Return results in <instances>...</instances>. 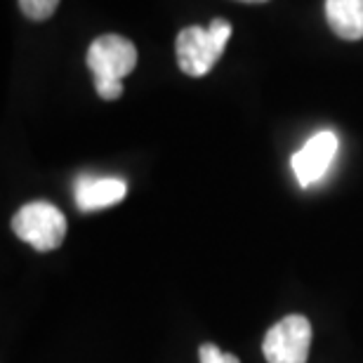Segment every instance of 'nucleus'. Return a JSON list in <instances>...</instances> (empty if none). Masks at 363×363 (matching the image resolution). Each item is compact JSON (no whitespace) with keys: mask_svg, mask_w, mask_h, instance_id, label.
I'll return each instance as SVG.
<instances>
[{"mask_svg":"<svg viewBox=\"0 0 363 363\" xmlns=\"http://www.w3.org/2000/svg\"><path fill=\"white\" fill-rule=\"evenodd\" d=\"M337 154V135L330 130H321L314 137H309L304 142V147L293 154L290 158V168H293L297 184L300 186H311L328 172L333 158Z\"/></svg>","mask_w":363,"mask_h":363,"instance_id":"nucleus-5","label":"nucleus"},{"mask_svg":"<svg viewBox=\"0 0 363 363\" xmlns=\"http://www.w3.org/2000/svg\"><path fill=\"white\" fill-rule=\"evenodd\" d=\"M243 3H267V0H243Z\"/></svg>","mask_w":363,"mask_h":363,"instance_id":"nucleus-10","label":"nucleus"},{"mask_svg":"<svg viewBox=\"0 0 363 363\" xmlns=\"http://www.w3.org/2000/svg\"><path fill=\"white\" fill-rule=\"evenodd\" d=\"M88 67L101 99L113 101L123 94V78L137 67V48L123 35H99L90 43Z\"/></svg>","mask_w":363,"mask_h":363,"instance_id":"nucleus-1","label":"nucleus"},{"mask_svg":"<svg viewBox=\"0 0 363 363\" xmlns=\"http://www.w3.org/2000/svg\"><path fill=\"white\" fill-rule=\"evenodd\" d=\"M12 231L38 252L57 250L67 238V217L52 203L33 201L12 217Z\"/></svg>","mask_w":363,"mask_h":363,"instance_id":"nucleus-3","label":"nucleus"},{"mask_svg":"<svg viewBox=\"0 0 363 363\" xmlns=\"http://www.w3.org/2000/svg\"><path fill=\"white\" fill-rule=\"evenodd\" d=\"M231 38V24L227 19H213L208 28L186 26L177 33L175 52L177 64L186 76L201 78L220 62V57Z\"/></svg>","mask_w":363,"mask_h":363,"instance_id":"nucleus-2","label":"nucleus"},{"mask_svg":"<svg viewBox=\"0 0 363 363\" xmlns=\"http://www.w3.org/2000/svg\"><path fill=\"white\" fill-rule=\"evenodd\" d=\"M199 359L201 363H241L234 354L222 352L217 345H203L199 350Z\"/></svg>","mask_w":363,"mask_h":363,"instance_id":"nucleus-9","label":"nucleus"},{"mask_svg":"<svg viewBox=\"0 0 363 363\" xmlns=\"http://www.w3.org/2000/svg\"><path fill=\"white\" fill-rule=\"evenodd\" d=\"M325 19L342 40L363 38V0H325Z\"/></svg>","mask_w":363,"mask_h":363,"instance_id":"nucleus-7","label":"nucleus"},{"mask_svg":"<svg viewBox=\"0 0 363 363\" xmlns=\"http://www.w3.org/2000/svg\"><path fill=\"white\" fill-rule=\"evenodd\" d=\"M128 194V184L118 177H88L76 182V206L83 213L111 208L121 203Z\"/></svg>","mask_w":363,"mask_h":363,"instance_id":"nucleus-6","label":"nucleus"},{"mask_svg":"<svg viewBox=\"0 0 363 363\" xmlns=\"http://www.w3.org/2000/svg\"><path fill=\"white\" fill-rule=\"evenodd\" d=\"M311 350V323L293 314L274 323L264 335L262 354L267 363H307Z\"/></svg>","mask_w":363,"mask_h":363,"instance_id":"nucleus-4","label":"nucleus"},{"mask_svg":"<svg viewBox=\"0 0 363 363\" xmlns=\"http://www.w3.org/2000/svg\"><path fill=\"white\" fill-rule=\"evenodd\" d=\"M60 0H19L21 12L33 21H45L55 14Z\"/></svg>","mask_w":363,"mask_h":363,"instance_id":"nucleus-8","label":"nucleus"}]
</instances>
